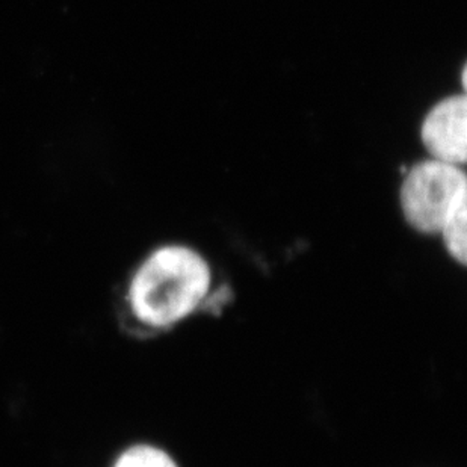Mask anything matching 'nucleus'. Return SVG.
<instances>
[{"label": "nucleus", "instance_id": "423d86ee", "mask_svg": "<svg viewBox=\"0 0 467 467\" xmlns=\"http://www.w3.org/2000/svg\"><path fill=\"white\" fill-rule=\"evenodd\" d=\"M467 68L464 67L463 73H462V82H463V87L466 88L467 87V78H466Z\"/></svg>", "mask_w": 467, "mask_h": 467}, {"label": "nucleus", "instance_id": "f257e3e1", "mask_svg": "<svg viewBox=\"0 0 467 467\" xmlns=\"http://www.w3.org/2000/svg\"><path fill=\"white\" fill-rule=\"evenodd\" d=\"M209 260L185 244H163L147 253L124 287V305L133 321L167 330L192 317L211 296Z\"/></svg>", "mask_w": 467, "mask_h": 467}, {"label": "nucleus", "instance_id": "20e7f679", "mask_svg": "<svg viewBox=\"0 0 467 467\" xmlns=\"http://www.w3.org/2000/svg\"><path fill=\"white\" fill-rule=\"evenodd\" d=\"M110 467H181L162 446L150 441L130 443L115 455Z\"/></svg>", "mask_w": 467, "mask_h": 467}, {"label": "nucleus", "instance_id": "39448f33", "mask_svg": "<svg viewBox=\"0 0 467 467\" xmlns=\"http://www.w3.org/2000/svg\"><path fill=\"white\" fill-rule=\"evenodd\" d=\"M467 199L462 200L452 212H451L445 223L441 225L439 234L441 236L446 253L455 264H467Z\"/></svg>", "mask_w": 467, "mask_h": 467}, {"label": "nucleus", "instance_id": "f03ea898", "mask_svg": "<svg viewBox=\"0 0 467 467\" xmlns=\"http://www.w3.org/2000/svg\"><path fill=\"white\" fill-rule=\"evenodd\" d=\"M464 199L467 179L462 167L436 159L409 170L400 192L404 218L423 234H439L452 209Z\"/></svg>", "mask_w": 467, "mask_h": 467}, {"label": "nucleus", "instance_id": "7ed1b4c3", "mask_svg": "<svg viewBox=\"0 0 467 467\" xmlns=\"http://www.w3.org/2000/svg\"><path fill=\"white\" fill-rule=\"evenodd\" d=\"M423 146L436 161L464 165L467 158V100L451 96L432 108L422 124Z\"/></svg>", "mask_w": 467, "mask_h": 467}]
</instances>
